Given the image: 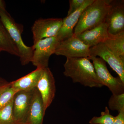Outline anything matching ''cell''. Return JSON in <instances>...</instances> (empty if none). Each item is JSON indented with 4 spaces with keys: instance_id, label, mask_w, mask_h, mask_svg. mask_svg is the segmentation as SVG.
Instances as JSON below:
<instances>
[{
    "instance_id": "obj_3",
    "label": "cell",
    "mask_w": 124,
    "mask_h": 124,
    "mask_svg": "<svg viewBox=\"0 0 124 124\" xmlns=\"http://www.w3.org/2000/svg\"><path fill=\"white\" fill-rule=\"evenodd\" d=\"M0 18L18 48L21 64L27 65L31 61L33 49L32 46H27L23 42L22 36L23 27L16 22L6 10V6H0Z\"/></svg>"
},
{
    "instance_id": "obj_6",
    "label": "cell",
    "mask_w": 124,
    "mask_h": 124,
    "mask_svg": "<svg viewBox=\"0 0 124 124\" xmlns=\"http://www.w3.org/2000/svg\"><path fill=\"white\" fill-rule=\"evenodd\" d=\"M54 54L63 55L67 58H89L91 56L90 47L85 44L74 35L60 41Z\"/></svg>"
},
{
    "instance_id": "obj_19",
    "label": "cell",
    "mask_w": 124,
    "mask_h": 124,
    "mask_svg": "<svg viewBox=\"0 0 124 124\" xmlns=\"http://www.w3.org/2000/svg\"><path fill=\"white\" fill-rule=\"evenodd\" d=\"M115 116L110 113L108 107H105V110L102 112L100 116H94L90 120V124H113Z\"/></svg>"
},
{
    "instance_id": "obj_16",
    "label": "cell",
    "mask_w": 124,
    "mask_h": 124,
    "mask_svg": "<svg viewBox=\"0 0 124 124\" xmlns=\"http://www.w3.org/2000/svg\"><path fill=\"white\" fill-rule=\"evenodd\" d=\"M0 51H5L19 57L18 48L0 18Z\"/></svg>"
},
{
    "instance_id": "obj_24",
    "label": "cell",
    "mask_w": 124,
    "mask_h": 124,
    "mask_svg": "<svg viewBox=\"0 0 124 124\" xmlns=\"http://www.w3.org/2000/svg\"><path fill=\"white\" fill-rule=\"evenodd\" d=\"M9 82H6L4 84L0 85V94L1 93L2 91L4 90L8 86Z\"/></svg>"
},
{
    "instance_id": "obj_20",
    "label": "cell",
    "mask_w": 124,
    "mask_h": 124,
    "mask_svg": "<svg viewBox=\"0 0 124 124\" xmlns=\"http://www.w3.org/2000/svg\"><path fill=\"white\" fill-rule=\"evenodd\" d=\"M109 109L113 111H117L119 113L124 111V93L111 96L108 100Z\"/></svg>"
},
{
    "instance_id": "obj_26",
    "label": "cell",
    "mask_w": 124,
    "mask_h": 124,
    "mask_svg": "<svg viewBox=\"0 0 124 124\" xmlns=\"http://www.w3.org/2000/svg\"><path fill=\"white\" fill-rule=\"evenodd\" d=\"M17 124H26L23 123H18Z\"/></svg>"
},
{
    "instance_id": "obj_2",
    "label": "cell",
    "mask_w": 124,
    "mask_h": 124,
    "mask_svg": "<svg viewBox=\"0 0 124 124\" xmlns=\"http://www.w3.org/2000/svg\"><path fill=\"white\" fill-rule=\"evenodd\" d=\"M111 0H94L81 15L73 31L75 35L106 22Z\"/></svg>"
},
{
    "instance_id": "obj_11",
    "label": "cell",
    "mask_w": 124,
    "mask_h": 124,
    "mask_svg": "<svg viewBox=\"0 0 124 124\" xmlns=\"http://www.w3.org/2000/svg\"><path fill=\"white\" fill-rule=\"evenodd\" d=\"M33 90L18 91L14 96L13 113L17 123H24L26 120L31 101Z\"/></svg>"
},
{
    "instance_id": "obj_27",
    "label": "cell",
    "mask_w": 124,
    "mask_h": 124,
    "mask_svg": "<svg viewBox=\"0 0 124 124\" xmlns=\"http://www.w3.org/2000/svg\"><path fill=\"white\" fill-rule=\"evenodd\" d=\"M1 51H0V53Z\"/></svg>"
},
{
    "instance_id": "obj_10",
    "label": "cell",
    "mask_w": 124,
    "mask_h": 124,
    "mask_svg": "<svg viewBox=\"0 0 124 124\" xmlns=\"http://www.w3.org/2000/svg\"><path fill=\"white\" fill-rule=\"evenodd\" d=\"M36 88L41 96L46 111L53 101L56 91L55 79L48 67L43 69Z\"/></svg>"
},
{
    "instance_id": "obj_18",
    "label": "cell",
    "mask_w": 124,
    "mask_h": 124,
    "mask_svg": "<svg viewBox=\"0 0 124 124\" xmlns=\"http://www.w3.org/2000/svg\"><path fill=\"white\" fill-rule=\"evenodd\" d=\"M13 100L0 109V124H17L13 113Z\"/></svg>"
},
{
    "instance_id": "obj_23",
    "label": "cell",
    "mask_w": 124,
    "mask_h": 124,
    "mask_svg": "<svg viewBox=\"0 0 124 124\" xmlns=\"http://www.w3.org/2000/svg\"><path fill=\"white\" fill-rule=\"evenodd\" d=\"M113 124H124V111L119 112L115 116Z\"/></svg>"
},
{
    "instance_id": "obj_8",
    "label": "cell",
    "mask_w": 124,
    "mask_h": 124,
    "mask_svg": "<svg viewBox=\"0 0 124 124\" xmlns=\"http://www.w3.org/2000/svg\"><path fill=\"white\" fill-rule=\"evenodd\" d=\"M90 53L91 56H99L107 63L124 82V59L116 54L103 42L90 48Z\"/></svg>"
},
{
    "instance_id": "obj_7",
    "label": "cell",
    "mask_w": 124,
    "mask_h": 124,
    "mask_svg": "<svg viewBox=\"0 0 124 124\" xmlns=\"http://www.w3.org/2000/svg\"><path fill=\"white\" fill-rule=\"evenodd\" d=\"M58 18L40 19L36 20L31 28L33 44L40 40L56 36L62 24Z\"/></svg>"
},
{
    "instance_id": "obj_13",
    "label": "cell",
    "mask_w": 124,
    "mask_h": 124,
    "mask_svg": "<svg viewBox=\"0 0 124 124\" xmlns=\"http://www.w3.org/2000/svg\"><path fill=\"white\" fill-rule=\"evenodd\" d=\"M90 48L104 42L108 37V24L105 22L94 28L86 30L76 36Z\"/></svg>"
},
{
    "instance_id": "obj_21",
    "label": "cell",
    "mask_w": 124,
    "mask_h": 124,
    "mask_svg": "<svg viewBox=\"0 0 124 124\" xmlns=\"http://www.w3.org/2000/svg\"><path fill=\"white\" fill-rule=\"evenodd\" d=\"M18 91L11 87L9 82L8 86L0 94V109L11 101Z\"/></svg>"
},
{
    "instance_id": "obj_25",
    "label": "cell",
    "mask_w": 124,
    "mask_h": 124,
    "mask_svg": "<svg viewBox=\"0 0 124 124\" xmlns=\"http://www.w3.org/2000/svg\"><path fill=\"white\" fill-rule=\"evenodd\" d=\"M7 82L5 79H4L3 78H0V85L2 84H4Z\"/></svg>"
},
{
    "instance_id": "obj_14",
    "label": "cell",
    "mask_w": 124,
    "mask_h": 124,
    "mask_svg": "<svg viewBox=\"0 0 124 124\" xmlns=\"http://www.w3.org/2000/svg\"><path fill=\"white\" fill-rule=\"evenodd\" d=\"M94 0H87L84 4L73 13L63 19L62 24L57 37L59 41L71 37L74 35L73 31L82 12Z\"/></svg>"
},
{
    "instance_id": "obj_17",
    "label": "cell",
    "mask_w": 124,
    "mask_h": 124,
    "mask_svg": "<svg viewBox=\"0 0 124 124\" xmlns=\"http://www.w3.org/2000/svg\"><path fill=\"white\" fill-rule=\"evenodd\" d=\"M116 54L124 59V32L115 35H110L103 42Z\"/></svg>"
},
{
    "instance_id": "obj_1",
    "label": "cell",
    "mask_w": 124,
    "mask_h": 124,
    "mask_svg": "<svg viewBox=\"0 0 124 124\" xmlns=\"http://www.w3.org/2000/svg\"><path fill=\"white\" fill-rule=\"evenodd\" d=\"M90 60L89 58H67L63 74L74 83L90 88H101L103 85L98 79Z\"/></svg>"
},
{
    "instance_id": "obj_4",
    "label": "cell",
    "mask_w": 124,
    "mask_h": 124,
    "mask_svg": "<svg viewBox=\"0 0 124 124\" xmlns=\"http://www.w3.org/2000/svg\"><path fill=\"white\" fill-rule=\"evenodd\" d=\"M59 42L56 36L40 40L33 44V56L31 61L33 66L42 69L48 67L49 58L54 54Z\"/></svg>"
},
{
    "instance_id": "obj_22",
    "label": "cell",
    "mask_w": 124,
    "mask_h": 124,
    "mask_svg": "<svg viewBox=\"0 0 124 124\" xmlns=\"http://www.w3.org/2000/svg\"><path fill=\"white\" fill-rule=\"evenodd\" d=\"M87 0H69V8L67 16L73 13L75 11L80 9L83 5Z\"/></svg>"
},
{
    "instance_id": "obj_12",
    "label": "cell",
    "mask_w": 124,
    "mask_h": 124,
    "mask_svg": "<svg viewBox=\"0 0 124 124\" xmlns=\"http://www.w3.org/2000/svg\"><path fill=\"white\" fill-rule=\"evenodd\" d=\"M45 112L41 96L36 88L33 90L29 111L23 123L26 124H43Z\"/></svg>"
},
{
    "instance_id": "obj_5",
    "label": "cell",
    "mask_w": 124,
    "mask_h": 124,
    "mask_svg": "<svg viewBox=\"0 0 124 124\" xmlns=\"http://www.w3.org/2000/svg\"><path fill=\"white\" fill-rule=\"evenodd\" d=\"M95 72L98 79L103 86L107 87L113 95L124 93V82L119 77L112 75L107 67L106 62L101 58L91 56Z\"/></svg>"
},
{
    "instance_id": "obj_15",
    "label": "cell",
    "mask_w": 124,
    "mask_h": 124,
    "mask_svg": "<svg viewBox=\"0 0 124 124\" xmlns=\"http://www.w3.org/2000/svg\"><path fill=\"white\" fill-rule=\"evenodd\" d=\"M43 69L35 70L18 79L10 82L11 87L18 91H31L36 88Z\"/></svg>"
},
{
    "instance_id": "obj_9",
    "label": "cell",
    "mask_w": 124,
    "mask_h": 124,
    "mask_svg": "<svg viewBox=\"0 0 124 124\" xmlns=\"http://www.w3.org/2000/svg\"><path fill=\"white\" fill-rule=\"evenodd\" d=\"M106 22L108 35H115L124 32V0H111Z\"/></svg>"
}]
</instances>
